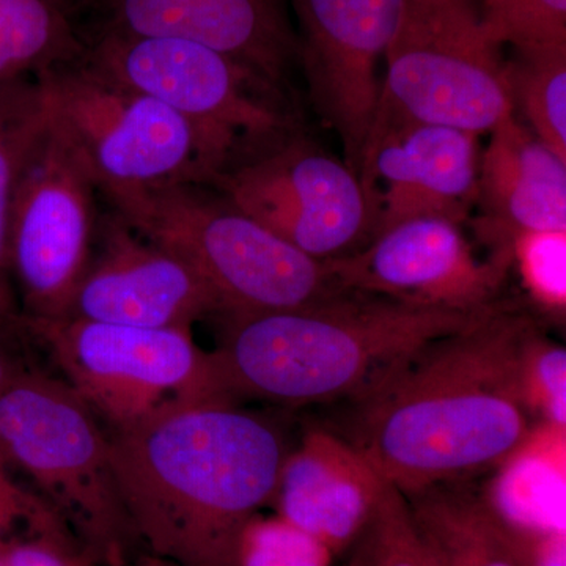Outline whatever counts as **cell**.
<instances>
[{"label": "cell", "instance_id": "obj_1", "mask_svg": "<svg viewBox=\"0 0 566 566\" xmlns=\"http://www.w3.org/2000/svg\"><path fill=\"white\" fill-rule=\"evenodd\" d=\"M535 322L495 307L424 346L354 403L352 442L405 495L494 472L534 427L517 386Z\"/></svg>", "mask_w": 566, "mask_h": 566}, {"label": "cell", "instance_id": "obj_2", "mask_svg": "<svg viewBox=\"0 0 566 566\" xmlns=\"http://www.w3.org/2000/svg\"><path fill=\"white\" fill-rule=\"evenodd\" d=\"M109 439L134 534L181 566H237L292 449L281 424L234 401L174 406Z\"/></svg>", "mask_w": 566, "mask_h": 566}, {"label": "cell", "instance_id": "obj_3", "mask_svg": "<svg viewBox=\"0 0 566 566\" xmlns=\"http://www.w3.org/2000/svg\"><path fill=\"white\" fill-rule=\"evenodd\" d=\"M495 307L439 311L346 292L290 311L222 315L212 356L234 401L356 403L424 346L474 326Z\"/></svg>", "mask_w": 566, "mask_h": 566}, {"label": "cell", "instance_id": "obj_4", "mask_svg": "<svg viewBox=\"0 0 566 566\" xmlns=\"http://www.w3.org/2000/svg\"><path fill=\"white\" fill-rule=\"evenodd\" d=\"M109 205L191 264L221 301L222 315L290 311L346 293L327 260L286 243L208 185L175 182Z\"/></svg>", "mask_w": 566, "mask_h": 566}, {"label": "cell", "instance_id": "obj_5", "mask_svg": "<svg viewBox=\"0 0 566 566\" xmlns=\"http://www.w3.org/2000/svg\"><path fill=\"white\" fill-rule=\"evenodd\" d=\"M0 453L31 476L98 565L128 566L139 542L91 406L63 379L29 367L0 394Z\"/></svg>", "mask_w": 566, "mask_h": 566}, {"label": "cell", "instance_id": "obj_6", "mask_svg": "<svg viewBox=\"0 0 566 566\" xmlns=\"http://www.w3.org/2000/svg\"><path fill=\"white\" fill-rule=\"evenodd\" d=\"M81 36L88 62L191 123L210 163V181L293 134L281 85L230 55L166 36L95 29Z\"/></svg>", "mask_w": 566, "mask_h": 566}, {"label": "cell", "instance_id": "obj_7", "mask_svg": "<svg viewBox=\"0 0 566 566\" xmlns=\"http://www.w3.org/2000/svg\"><path fill=\"white\" fill-rule=\"evenodd\" d=\"M54 125L80 153L104 199L175 185H207L211 167L191 123L84 57L35 74Z\"/></svg>", "mask_w": 566, "mask_h": 566}, {"label": "cell", "instance_id": "obj_8", "mask_svg": "<svg viewBox=\"0 0 566 566\" xmlns=\"http://www.w3.org/2000/svg\"><path fill=\"white\" fill-rule=\"evenodd\" d=\"M18 323L29 340L50 353L63 381L114 431L178 405L234 401L214 356L196 344L192 329L21 315Z\"/></svg>", "mask_w": 566, "mask_h": 566}, {"label": "cell", "instance_id": "obj_9", "mask_svg": "<svg viewBox=\"0 0 566 566\" xmlns=\"http://www.w3.org/2000/svg\"><path fill=\"white\" fill-rule=\"evenodd\" d=\"M501 48L475 0H403L375 120L490 133L515 114Z\"/></svg>", "mask_w": 566, "mask_h": 566}, {"label": "cell", "instance_id": "obj_10", "mask_svg": "<svg viewBox=\"0 0 566 566\" xmlns=\"http://www.w3.org/2000/svg\"><path fill=\"white\" fill-rule=\"evenodd\" d=\"M98 196L84 159L51 118L11 202L9 263L21 316L69 314L91 263L102 216Z\"/></svg>", "mask_w": 566, "mask_h": 566}, {"label": "cell", "instance_id": "obj_11", "mask_svg": "<svg viewBox=\"0 0 566 566\" xmlns=\"http://www.w3.org/2000/svg\"><path fill=\"white\" fill-rule=\"evenodd\" d=\"M208 186L316 260L349 255L374 238V205L359 175L293 134L227 167Z\"/></svg>", "mask_w": 566, "mask_h": 566}, {"label": "cell", "instance_id": "obj_12", "mask_svg": "<svg viewBox=\"0 0 566 566\" xmlns=\"http://www.w3.org/2000/svg\"><path fill=\"white\" fill-rule=\"evenodd\" d=\"M316 112L337 133L345 163L359 175L378 109V63L397 31L403 0H290Z\"/></svg>", "mask_w": 566, "mask_h": 566}, {"label": "cell", "instance_id": "obj_13", "mask_svg": "<svg viewBox=\"0 0 566 566\" xmlns=\"http://www.w3.org/2000/svg\"><path fill=\"white\" fill-rule=\"evenodd\" d=\"M345 292L439 311L495 305L510 260H480L460 223L419 218L398 223L359 251L327 260Z\"/></svg>", "mask_w": 566, "mask_h": 566}, {"label": "cell", "instance_id": "obj_14", "mask_svg": "<svg viewBox=\"0 0 566 566\" xmlns=\"http://www.w3.org/2000/svg\"><path fill=\"white\" fill-rule=\"evenodd\" d=\"M222 312L191 264L111 210L99 216L91 263L63 318L192 329L193 323Z\"/></svg>", "mask_w": 566, "mask_h": 566}, {"label": "cell", "instance_id": "obj_15", "mask_svg": "<svg viewBox=\"0 0 566 566\" xmlns=\"http://www.w3.org/2000/svg\"><path fill=\"white\" fill-rule=\"evenodd\" d=\"M479 167L476 134L428 123L375 120L359 169L374 205V238L419 218L461 226L476 205Z\"/></svg>", "mask_w": 566, "mask_h": 566}, {"label": "cell", "instance_id": "obj_16", "mask_svg": "<svg viewBox=\"0 0 566 566\" xmlns=\"http://www.w3.org/2000/svg\"><path fill=\"white\" fill-rule=\"evenodd\" d=\"M95 31L203 44L283 84L297 59L286 0H87Z\"/></svg>", "mask_w": 566, "mask_h": 566}, {"label": "cell", "instance_id": "obj_17", "mask_svg": "<svg viewBox=\"0 0 566 566\" xmlns=\"http://www.w3.org/2000/svg\"><path fill=\"white\" fill-rule=\"evenodd\" d=\"M386 483L344 436L312 428L283 461L271 506L337 556L363 534Z\"/></svg>", "mask_w": 566, "mask_h": 566}, {"label": "cell", "instance_id": "obj_18", "mask_svg": "<svg viewBox=\"0 0 566 566\" xmlns=\"http://www.w3.org/2000/svg\"><path fill=\"white\" fill-rule=\"evenodd\" d=\"M488 134L480 153L479 229L494 255L510 256V237L520 230H566V159L516 114Z\"/></svg>", "mask_w": 566, "mask_h": 566}, {"label": "cell", "instance_id": "obj_19", "mask_svg": "<svg viewBox=\"0 0 566 566\" xmlns=\"http://www.w3.org/2000/svg\"><path fill=\"white\" fill-rule=\"evenodd\" d=\"M417 527L446 566H524L504 517L471 482L405 495Z\"/></svg>", "mask_w": 566, "mask_h": 566}, {"label": "cell", "instance_id": "obj_20", "mask_svg": "<svg viewBox=\"0 0 566 566\" xmlns=\"http://www.w3.org/2000/svg\"><path fill=\"white\" fill-rule=\"evenodd\" d=\"M566 428L536 422L523 444L495 469L486 499L517 526L557 528L547 513H560L565 495Z\"/></svg>", "mask_w": 566, "mask_h": 566}, {"label": "cell", "instance_id": "obj_21", "mask_svg": "<svg viewBox=\"0 0 566 566\" xmlns=\"http://www.w3.org/2000/svg\"><path fill=\"white\" fill-rule=\"evenodd\" d=\"M51 120L46 93L35 76L0 80V316L20 315L11 282V202L29 156Z\"/></svg>", "mask_w": 566, "mask_h": 566}, {"label": "cell", "instance_id": "obj_22", "mask_svg": "<svg viewBox=\"0 0 566 566\" xmlns=\"http://www.w3.org/2000/svg\"><path fill=\"white\" fill-rule=\"evenodd\" d=\"M82 52L66 0H0V80L35 76Z\"/></svg>", "mask_w": 566, "mask_h": 566}, {"label": "cell", "instance_id": "obj_23", "mask_svg": "<svg viewBox=\"0 0 566 566\" xmlns=\"http://www.w3.org/2000/svg\"><path fill=\"white\" fill-rule=\"evenodd\" d=\"M513 112L551 150L566 159V50L515 52L505 62Z\"/></svg>", "mask_w": 566, "mask_h": 566}, {"label": "cell", "instance_id": "obj_24", "mask_svg": "<svg viewBox=\"0 0 566 566\" xmlns=\"http://www.w3.org/2000/svg\"><path fill=\"white\" fill-rule=\"evenodd\" d=\"M353 557L360 566H446L417 527L405 494L390 483L354 543Z\"/></svg>", "mask_w": 566, "mask_h": 566}, {"label": "cell", "instance_id": "obj_25", "mask_svg": "<svg viewBox=\"0 0 566 566\" xmlns=\"http://www.w3.org/2000/svg\"><path fill=\"white\" fill-rule=\"evenodd\" d=\"M491 39L515 52L566 50V0H475Z\"/></svg>", "mask_w": 566, "mask_h": 566}, {"label": "cell", "instance_id": "obj_26", "mask_svg": "<svg viewBox=\"0 0 566 566\" xmlns=\"http://www.w3.org/2000/svg\"><path fill=\"white\" fill-rule=\"evenodd\" d=\"M523 289L547 315L566 314V230H520L509 240Z\"/></svg>", "mask_w": 566, "mask_h": 566}, {"label": "cell", "instance_id": "obj_27", "mask_svg": "<svg viewBox=\"0 0 566 566\" xmlns=\"http://www.w3.org/2000/svg\"><path fill=\"white\" fill-rule=\"evenodd\" d=\"M517 386L532 419L566 428V352L536 327L521 346Z\"/></svg>", "mask_w": 566, "mask_h": 566}, {"label": "cell", "instance_id": "obj_28", "mask_svg": "<svg viewBox=\"0 0 566 566\" xmlns=\"http://www.w3.org/2000/svg\"><path fill=\"white\" fill-rule=\"evenodd\" d=\"M334 557L323 543L281 516L256 515L241 534L237 566H331Z\"/></svg>", "mask_w": 566, "mask_h": 566}, {"label": "cell", "instance_id": "obj_29", "mask_svg": "<svg viewBox=\"0 0 566 566\" xmlns=\"http://www.w3.org/2000/svg\"><path fill=\"white\" fill-rule=\"evenodd\" d=\"M61 528L70 527L40 494L14 482L10 464L0 453V545L11 536Z\"/></svg>", "mask_w": 566, "mask_h": 566}, {"label": "cell", "instance_id": "obj_30", "mask_svg": "<svg viewBox=\"0 0 566 566\" xmlns=\"http://www.w3.org/2000/svg\"><path fill=\"white\" fill-rule=\"evenodd\" d=\"M0 566H98L70 528L11 536L0 545Z\"/></svg>", "mask_w": 566, "mask_h": 566}, {"label": "cell", "instance_id": "obj_31", "mask_svg": "<svg viewBox=\"0 0 566 566\" xmlns=\"http://www.w3.org/2000/svg\"><path fill=\"white\" fill-rule=\"evenodd\" d=\"M505 521L510 538L524 566H565V528L517 526Z\"/></svg>", "mask_w": 566, "mask_h": 566}, {"label": "cell", "instance_id": "obj_32", "mask_svg": "<svg viewBox=\"0 0 566 566\" xmlns=\"http://www.w3.org/2000/svg\"><path fill=\"white\" fill-rule=\"evenodd\" d=\"M28 335L21 329L18 316H0V394L32 367L25 354Z\"/></svg>", "mask_w": 566, "mask_h": 566}, {"label": "cell", "instance_id": "obj_33", "mask_svg": "<svg viewBox=\"0 0 566 566\" xmlns=\"http://www.w3.org/2000/svg\"><path fill=\"white\" fill-rule=\"evenodd\" d=\"M128 566H181L175 564V562L167 560V558L158 557V556H145L139 558V560L134 562V564Z\"/></svg>", "mask_w": 566, "mask_h": 566}, {"label": "cell", "instance_id": "obj_34", "mask_svg": "<svg viewBox=\"0 0 566 566\" xmlns=\"http://www.w3.org/2000/svg\"><path fill=\"white\" fill-rule=\"evenodd\" d=\"M85 2H87V0H70L71 7H73L74 13H76L77 10L82 9V7L85 6Z\"/></svg>", "mask_w": 566, "mask_h": 566}, {"label": "cell", "instance_id": "obj_35", "mask_svg": "<svg viewBox=\"0 0 566 566\" xmlns=\"http://www.w3.org/2000/svg\"><path fill=\"white\" fill-rule=\"evenodd\" d=\"M346 566H360V565H359V562H357L356 558H354L352 556V558H349L348 565H346Z\"/></svg>", "mask_w": 566, "mask_h": 566}, {"label": "cell", "instance_id": "obj_36", "mask_svg": "<svg viewBox=\"0 0 566 566\" xmlns=\"http://www.w3.org/2000/svg\"><path fill=\"white\" fill-rule=\"evenodd\" d=\"M66 2H69V3H70V0H66ZM70 7H71V3H70ZM71 9H73V7H71ZM73 11H74V10H73ZM74 14H76V13H74Z\"/></svg>", "mask_w": 566, "mask_h": 566}]
</instances>
